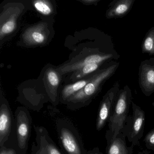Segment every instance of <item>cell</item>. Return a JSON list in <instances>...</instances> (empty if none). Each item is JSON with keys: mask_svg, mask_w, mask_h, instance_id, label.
<instances>
[{"mask_svg": "<svg viewBox=\"0 0 154 154\" xmlns=\"http://www.w3.org/2000/svg\"><path fill=\"white\" fill-rule=\"evenodd\" d=\"M141 50L143 54L154 55V26L146 34L142 42Z\"/></svg>", "mask_w": 154, "mask_h": 154, "instance_id": "obj_16", "label": "cell"}, {"mask_svg": "<svg viewBox=\"0 0 154 154\" xmlns=\"http://www.w3.org/2000/svg\"><path fill=\"white\" fill-rule=\"evenodd\" d=\"M135 2V0L113 1L106 11V18L117 19L123 17L130 11Z\"/></svg>", "mask_w": 154, "mask_h": 154, "instance_id": "obj_8", "label": "cell"}, {"mask_svg": "<svg viewBox=\"0 0 154 154\" xmlns=\"http://www.w3.org/2000/svg\"><path fill=\"white\" fill-rule=\"evenodd\" d=\"M132 92L128 85L118 93L113 110L109 120V130L106 136L114 139L124 128L132 103Z\"/></svg>", "mask_w": 154, "mask_h": 154, "instance_id": "obj_1", "label": "cell"}, {"mask_svg": "<svg viewBox=\"0 0 154 154\" xmlns=\"http://www.w3.org/2000/svg\"><path fill=\"white\" fill-rule=\"evenodd\" d=\"M96 72L87 76L85 79L79 80L72 84L66 85L62 91V96L64 100H68L77 92L83 89L93 78Z\"/></svg>", "mask_w": 154, "mask_h": 154, "instance_id": "obj_14", "label": "cell"}, {"mask_svg": "<svg viewBox=\"0 0 154 154\" xmlns=\"http://www.w3.org/2000/svg\"><path fill=\"white\" fill-rule=\"evenodd\" d=\"M102 154V153H101V154Z\"/></svg>", "mask_w": 154, "mask_h": 154, "instance_id": "obj_27", "label": "cell"}, {"mask_svg": "<svg viewBox=\"0 0 154 154\" xmlns=\"http://www.w3.org/2000/svg\"><path fill=\"white\" fill-rule=\"evenodd\" d=\"M119 63L114 62L105 68L98 70L92 80L82 90L68 99L72 102L86 101L99 93L103 84L109 80L118 69Z\"/></svg>", "mask_w": 154, "mask_h": 154, "instance_id": "obj_2", "label": "cell"}, {"mask_svg": "<svg viewBox=\"0 0 154 154\" xmlns=\"http://www.w3.org/2000/svg\"><path fill=\"white\" fill-rule=\"evenodd\" d=\"M99 1H100L99 0H83V1H82V2H84L86 4H88V5H92V4L96 5Z\"/></svg>", "mask_w": 154, "mask_h": 154, "instance_id": "obj_22", "label": "cell"}, {"mask_svg": "<svg viewBox=\"0 0 154 154\" xmlns=\"http://www.w3.org/2000/svg\"><path fill=\"white\" fill-rule=\"evenodd\" d=\"M39 154H61L59 150L52 144H48L41 149Z\"/></svg>", "mask_w": 154, "mask_h": 154, "instance_id": "obj_20", "label": "cell"}, {"mask_svg": "<svg viewBox=\"0 0 154 154\" xmlns=\"http://www.w3.org/2000/svg\"><path fill=\"white\" fill-rule=\"evenodd\" d=\"M61 139L65 149L69 154H82L81 149L74 137L66 129L61 131Z\"/></svg>", "mask_w": 154, "mask_h": 154, "instance_id": "obj_12", "label": "cell"}, {"mask_svg": "<svg viewBox=\"0 0 154 154\" xmlns=\"http://www.w3.org/2000/svg\"><path fill=\"white\" fill-rule=\"evenodd\" d=\"M100 154V153H99V152H96V153H94V154Z\"/></svg>", "mask_w": 154, "mask_h": 154, "instance_id": "obj_25", "label": "cell"}, {"mask_svg": "<svg viewBox=\"0 0 154 154\" xmlns=\"http://www.w3.org/2000/svg\"><path fill=\"white\" fill-rule=\"evenodd\" d=\"M137 154H150V151L148 150H143L140 151Z\"/></svg>", "mask_w": 154, "mask_h": 154, "instance_id": "obj_23", "label": "cell"}, {"mask_svg": "<svg viewBox=\"0 0 154 154\" xmlns=\"http://www.w3.org/2000/svg\"><path fill=\"white\" fill-rule=\"evenodd\" d=\"M132 115L129 116L122 130L131 144L132 147L139 145L140 141L143 137L145 128L146 115L140 106L132 101Z\"/></svg>", "mask_w": 154, "mask_h": 154, "instance_id": "obj_3", "label": "cell"}, {"mask_svg": "<svg viewBox=\"0 0 154 154\" xmlns=\"http://www.w3.org/2000/svg\"><path fill=\"white\" fill-rule=\"evenodd\" d=\"M126 137L122 130L115 138L107 137V154H133V147L127 146Z\"/></svg>", "mask_w": 154, "mask_h": 154, "instance_id": "obj_7", "label": "cell"}, {"mask_svg": "<svg viewBox=\"0 0 154 154\" xmlns=\"http://www.w3.org/2000/svg\"><path fill=\"white\" fill-rule=\"evenodd\" d=\"M25 41L30 45H41L47 39V34L44 24L31 27L25 31L23 35Z\"/></svg>", "mask_w": 154, "mask_h": 154, "instance_id": "obj_9", "label": "cell"}, {"mask_svg": "<svg viewBox=\"0 0 154 154\" xmlns=\"http://www.w3.org/2000/svg\"><path fill=\"white\" fill-rule=\"evenodd\" d=\"M11 125L9 110L6 105H2L0 111V142L2 143L8 135Z\"/></svg>", "mask_w": 154, "mask_h": 154, "instance_id": "obj_13", "label": "cell"}, {"mask_svg": "<svg viewBox=\"0 0 154 154\" xmlns=\"http://www.w3.org/2000/svg\"><path fill=\"white\" fill-rule=\"evenodd\" d=\"M45 78L50 92L55 96L56 95L57 90L60 82L59 73L55 69L50 68L47 70L45 74Z\"/></svg>", "mask_w": 154, "mask_h": 154, "instance_id": "obj_15", "label": "cell"}, {"mask_svg": "<svg viewBox=\"0 0 154 154\" xmlns=\"http://www.w3.org/2000/svg\"><path fill=\"white\" fill-rule=\"evenodd\" d=\"M152 106H153V107H154V101L153 102V103H152Z\"/></svg>", "mask_w": 154, "mask_h": 154, "instance_id": "obj_24", "label": "cell"}, {"mask_svg": "<svg viewBox=\"0 0 154 154\" xmlns=\"http://www.w3.org/2000/svg\"><path fill=\"white\" fill-rule=\"evenodd\" d=\"M139 84L145 96L154 93V61L153 58L142 61L139 68Z\"/></svg>", "mask_w": 154, "mask_h": 154, "instance_id": "obj_5", "label": "cell"}, {"mask_svg": "<svg viewBox=\"0 0 154 154\" xmlns=\"http://www.w3.org/2000/svg\"><path fill=\"white\" fill-rule=\"evenodd\" d=\"M144 141L147 149L154 151V128L151 129L146 135Z\"/></svg>", "mask_w": 154, "mask_h": 154, "instance_id": "obj_19", "label": "cell"}, {"mask_svg": "<svg viewBox=\"0 0 154 154\" xmlns=\"http://www.w3.org/2000/svg\"><path fill=\"white\" fill-rule=\"evenodd\" d=\"M29 132V121L25 112L20 111L17 118V134L19 146L21 149L26 147Z\"/></svg>", "mask_w": 154, "mask_h": 154, "instance_id": "obj_10", "label": "cell"}, {"mask_svg": "<svg viewBox=\"0 0 154 154\" xmlns=\"http://www.w3.org/2000/svg\"><path fill=\"white\" fill-rule=\"evenodd\" d=\"M34 8L39 13L45 16H48L53 12V8L49 2L38 0L33 2Z\"/></svg>", "mask_w": 154, "mask_h": 154, "instance_id": "obj_18", "label": "cell"}, {"mask_svg": "<svg viewBox=\"0 0 154 154\" xmlns=\"http://www.w3.org/2000/svg\"><path fill=\"white\" fill-rule=\"evenodd\" d=\"M111 54H95L89 55L74 63L67 64L57 69L59 72L65 74L76 72L84 66L91 64H103L104 62L112 58Z\"/></svg>", "mask_w": 154, "mask_h": 154, "instance_id": "obj_6", "label": "cell"}, {"mask_svg": "<svg viewBox=\"0 0 154 154\" xmlns=\"http://www.w3.org/2000/svg\"><path fill=\"white\" fill-rule=\"evenodd\" d=\"M5 13L8 15V17H3L1 18L5 19L3 21H1L0 29V36L2 39L3 38L13 33L17 28V20L18 15L20 14V10L18 8L16 11H11V15H9L8 11H6Z\"/></svg>", "mask_w": 154, "mask_h": 154, "instance_id": "obj_11", "label": "cell"}, {"mask_svg": "<svg viewBox=\"0 0 154 154\" xmlns=\"http://www.w3.org/2000/svg\"><path fill=\"white\" fill-rule=\"evenodd\" d=\"M120 89V84L115 82L112 87L106 93L103 98L99 108L96 122V129L100 131L109 121L113 110L115 100Z\"/></svg>", "mask_w": 154, "mask_h": 154, "instance_id": "obj_4", "label": "cell"}, {"mask_svg": "<svg viewBox=\"0 0 154 154\" xmlns=\"http://www.w3.org/2000/svg\"><path fill=\"white\" fill-rule=\"evenodd\" d=\"M0 154H16V152L14 149H2Z\"/></svg>", "mask_w": 154, "mask_h": 154, "instance_id": "obj_21", "label": "cell"}, {"mask_svg": "<svg viewBox=\"0 0 154 154\" xmlns=\"http://www.w3.org/2000/svg\"><path fill=\"white\" fill-rule=\"evenodd\" d=\"M102 64H91L84 66L83 68L75 72L73 75V80H81L83 77L89 76L91 74H93L100 70V67Z\"/></svg>", "mask_w": 154, "mask_h": 154, "instance_id": "obj_17", "label": "cell"}, {"mask_svg": "<svg viewBox=\"0 0 154 154\" xmlns=\"http://www.w3.org/2000/svg\"><path fill=\"white\" fill-rule=\"evenodd\" d=\"M153 60H154V57H153Z\"/></svg>", "mask_w": 154, "mask_h": 154, "instance_id": "obj_26", "label": "cell"}]
</instances>
